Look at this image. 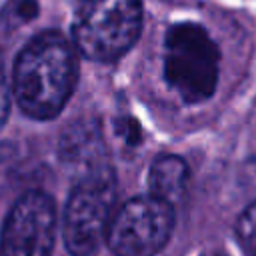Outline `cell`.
<instances>
[{"label": "cell", "mask_w": 256, "mask_h": 256, "mask_svg": "<svg viewBox=\"0 0 256 256\" xmlns=\"http://www.w3.org/2000/svg\"><path fill=\"white\" fill-rule=\"evenodd\" d=\"M10 112V88L6 80V68H4V58L0 52V128L4 126L6 118Z\"/></svg>", "instance_id": "obj_10"}, {"label": "cell", "mask_w": 256, "mask_h": 256, "mask_svg": "<svg viewBox=\"0 0 256 256\" xmlns=\"http://www.w3.org/2000/svg\"><path fill=\"white\" fill-rule=\"evenodd\" d=\"M236 236L248 256H256V202L248 204L236 222Z\"/></svg>", "instance_id": "obj_9"}, {"label": "cell", "mask_w": 256, "mask_h": 256, "mask_svg": "<svg viewBox=\"0 0 256 256\" xmlns=\"http://www.w3.org/2000/svg\"><path fill=\"white\" fill-rule=\"evenodd\" d=\"M78 78L76 48L56 30L32 38L16 56L12 92L34 120H52L66 106Z\"/></svg>", "instance_id": "obj_1"}, {"label": "cell", "mask_w": 256, "mask_h": 256, "mask_svg": "<svg viewBox=\"0 0 256 256\" xmlns=\"http://www.w3.org/2000/svg\"><path fill=\"white\" fill-rule=\"evenodd\" d=\"M98 150H100V136L96 126H90L88 122L68 126L60 146L62 158H66V162L86 164L88 158H94Z\"/></svg>", "instance_id": "obj_8"}, {"label": "cell", "mask_w": 256, "mask_h": 256, "mask_svg": "<svg viewBox=\"0 0 256 256\" xmlns=\"http://www.w3.org/2000/svg\"><path fill=\"white\" fill-rule=\"evenodd\" d=\"M218 46L194 22H178L166 32L164 76L184 102H202L218 84Z\"/></svg>", "instance_id": "obj_4"}, {"label": "cell", "mask_w": 256, "mask_h": 256, "mask_svg": "<svg viewBox=\"0 0 256 256\" xmlns=\"http://www.w3.org/2000/svg\"><path fill=\"white\" fill-rule=\"evenodd\" d=\"M174 206L154 194L124 202L112 216L106 244L116 256H154L174 230Z\"/></svg>", "instance_id": "obj_5"}, {"label": "cell", "mask_w": 256, "mask_h": 256, "mask_svg": "<svg viewBox=\"0 0 256 256\" xmlns=\"http://www.w3.org/2000/svg\"><path fill=\"white\" fill-rule=\"evenodd\" d=\"M142 30V0H76L74 48L88 60L112 62L126 54Z\"/></svg>", "instance_id": "obj_2"}, {"label": "cell", "mask_w": 256, "mask_h": 256, "mask_svg": "<svg viewBox=\"0 0 256 256\" xmlns=\"http://www.w3.org/2000/svg\"><path fill=\"white\" fill-rule=\"evenodd\" d=\"M116 204L114 170L100 162L90 166L74 184L66 210L62 236L72 256H92L106 240Z\"/></svg>", "instance_id": "obj_3"}, {"label": "cell", "mask_w": 256, "mask_h": 256, "mask_svg": "<svg viewBox=\"0 0 256 256\" xmlns=\"http://www.w3.org/2000/svg\"><path fill=\"white\" fill-rule=\"evenodd\" d=\"M56 236L54 200L30 190L16 200L0 234V256H52Z\"/></svg>", "instance_id": "obj_6"}, {"label": "cell", "mask_w": 256, "mask_h": 256, "mask_svg": "<svg viewBox=\"0 0 256 256\" xmlns=\"http://www.w3.org/2000/svg\"><path fill=\"white\" fill-rule=\"evenodd\" d=\"M188 178L190 172L186 160L174 154L160 156L150 166V174H148L150 194L176 206L188 190Z\"/></svg>", "instance_id": "obj_7"}]
</instances>
